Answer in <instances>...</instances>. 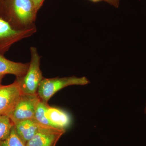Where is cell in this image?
Here are the masks:
<instances>
[{
    "label": "cell",
    "instance_id": "52a82bcc",
    "mask_svg": "<svg viewBox=\"0 0 146 146\" xmlns=\"http://www.w3.org/2000/svg\"><path fill=\"white\" fill-rule=\"evenodd\" d=\"M65 132L64 129L42 126L26 146H55Z\"/></svg>",
    "mask_w": 146,
    "mask_h": 146
},
{
    "label": "cell",
    "instance_id": "7a4b0ae2",
    "mask_svg": "<svg viewBox=\"0 0 146 146\" xmlns=\"http://www.w3.org/2000/svg\"><path fill=\"white\" fill-rule=\"evenodd\" d=\"M90 82L85 77H56L54 78H44L39 84L37 94L42 101L48 103L50 99L58 91L72 85H85Z\"/></svg>",
    "mask_w": 146,
    "mask_h": 146
},
{
    "label": "cell",
    "instance_id": "ba28073f",
    "mask_svg": "<svg viewBox=\"0 0 146 146\" xmlns=\"http://www.w3.org/2000/svg\"><path fill=\"white\" fill-rule=\"evenodd\" d=\"M14 126L16 133L25 145L42 126L34 119L21 121L14 124Z\"/></svg>",
    "mask_w": 146,
    "mask_h": 146
},
{
    "label": "cell",
    "instance_id": "e0dca14e",
    "mask_svg": "<svg viewBox=\"0 0 146 146\" xmlns=\"http://www.w3.org/2000/svg\"><path fill=\"white\" fill-rule=\"evenodd\" d=\"M4 75H0V84H1V82L2 81L3 78L4 77Z\"/></svg>",
    "mask_w": 146,
    "mask_h": 146
},
{
    "label": "cell",
    "instance_id": "277c9868",
    "mask_svg": "<svg viewBox=\"0 0 146 146\" xmlns=\"http://www.w3.org/2000/svg\"><path fill=\"white\" fill-rule=\"evenodd\" d=\"M40 100L37 94L30 95L22 93L15 109L9 117L13 124L34 119L36 107Z\"/></svg>",
    "mask_w": 146,
    "mask_h": 146
},
{
    "label": "cell",
    "instance_id": "7c38bea8",
    "mask_svg": "<svg viewBox=\"0 0 146 146\" xmlns=\"http://www.w3.org/2000/svg\"><path fill=\"white\" fill-rule=\"evenodd\" d=\"M13 125L14 124L8 116L0 115V141L7 138Z\"/></svg>",
    "mask_w": 146,
    "mask_h": 146
},
{
    "label": "cell",
    "instance_id": "9a60e30c",
    "mask_svg": "<svg viewBox=\"0 0 146 146\" xmlns=\"http://www.w3.org/2000/svg\"><path fill=\"white\" fill-rule=\"evenodd\" d=\"M32 1L34 3L35 6L36 11H38L39 9L41 8L45 0H32Z\"/></svg>",
    "mask_w": 146,
    "mask_h": 146
},
{
    "label": "cell",
    "instance_id": "9c48e42d",
    "mask_svg": "<svg viewBox=\"0 0 146 146\" xmlns=\"http://www.w3.org/2000/svg\"><path fill=\"white\" fill-rule=\"evenodd\" d=\"M46 116L53 127L60 129L66 130L72 122L71 116L68 112L50 106Z\"/></svg>",
    "mask_w": 146,
    "mask_h": 146
},
{
    "label": "cell",
    "instance_id": "30bf717a",
    "mask_svg": "<svg viewBox=\"0 0 146 146\" xmlns=\"http://www.w3.org/2000/svg\"><path fill=\"white\" fill-rule=\"evenodd\" d=\"M29 64L11 61L0 54V75L12 74L16 76V78L22 77L27 73Z\"/></svg>",
    "mask_w": 146,
    "mask_h": 146
},
{
    "label": "cell",
    "instance_id": "5bb4252c",
    "mask_svg": "<svg viewBox=\"0 0 146 146\" xmlns=\"http://www.w3.org/2000/svg\"><path fill=\"white\" fill-rule=\"evenodd\" d=\"M91 2L96 3L101 1H104L108 3L115 7H118L119 4L120 0H89Z\"/></svg>",
    "mask_w": 146,
    "mask_h": 146
},
{
    "label": "cell",
    "instance_id": "ac0fdd59",
    "mask_svg": "<svg viewBox=\"0 0 146 146\" xmlns=\"http://www.w3.org/2000/svg\"><path fill=\"white\" fill-rule=\"evenodd\" d=\"M145 114H146V106L145 108Z\"/></svg>",
    "mask_w": 146,
    "mask_h": 146
},
{
    "label": "cell",
    "instance_id": "8fae6325",
    "mask_svg": "<svg viewBox=\"0 0 146 146\" xmlns=\"http://www.w3.org/2000/svg\"><path fill=\"white\" fill-rule=\"evenodd\" d=\"M49 106L48 103L41 100L36 107L33 119L41 125L53 127L46 116L47 110Z\"/></svg>",
    "mask_w": 146,
    "mask_h": 146
},
{
    "label": "cell",
    "instance_id": "3957f363",
    "mask_svg": "<svg viewBox=\"0 0 146 146\" xmlns=\"http://www.w3.org/2000/svg\"><path fill=\"white\" fill-rule=\"evenodd\" d=\"M31 60L25 75L16 78L20 83L22 93L26 94H37L40 82L44 78L40 68V57L36 48H31Z\"/></svg>",
    "mask_w": 146,
    "mask_h": 146
},
{
    "label": "cell",
    "instance_id": "2e32d148",
    "mask_svg": "<svg viewBox=\"0 0 146 146\" xmlns=\"http://www.w3.org/2000/svg\"><path fill=\"white\" fill-rule=\"evenodd\" d=\"M5 0H0V17H1Z\"/></svg>",
    "mask_w": 146,
    "mask_h": 146
},
{
    "label": "cell",
    "instance_id": "4fadbf2b",
    "mask_svg": "<svg viewBox=\"0 0 146 146\" xmlns=\"http://www.w3.org/2000/svg\"><path fill=\"white\" fill-rule=\"evenodd\" d=\"M0 146H26L16 133L14 126L7 138L0 141Z\"/></svg>",
    "mask_w": 146,
    "mask_h": 146
},
{
    "label": "cell",
    "instance_id": "6da1fadb",
    "mask_svg": "<svg viewBox=\"0 0 146 146\" xmlns=\"http://www.w3.org/2000/svg\"><path fill=\"white\" fill-rule=\"evenodd\" d=\"M37 12L32 0H5L1 18L14 28L18 23H32Z\"/></svg>",
    "mask_w": 146,
    "mask_h": 146
},
{
    "label": "cell",
    "instance_id": "5b68a950",
    "mask_svg": "<svg viewBox=\"0 0 146 146\" xmlns=\"http://www.w3.org/2000/svg\"><path fill=\"white\" fill-rule=\"evenodd\" d=\"M22 94L17 79L10 84H0V115L9 117L15 109Z\"/></svg>",
    "mask_w": 146,
    "mask_h": 146
},
{
    "label": "cell",
    "instance_id": "8992f818",
    "mask_svg": "<svg viewBox=\"0 0 146 146\" xmlns=\"http://www.w3.org/2000/svg\"><path fill=\"white\" fill-rule=\"evenodd\" d=\"M29 30H20L13 27L0 17V54H3L13 44L26 35Z\"/></svg>",
    "mask_w": 146,
    "mask_h": 146
}]
</instances>
